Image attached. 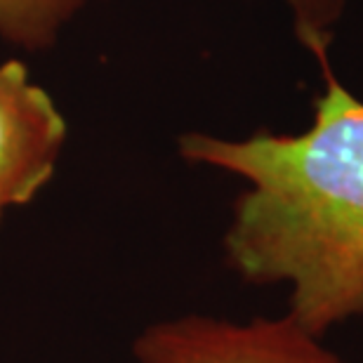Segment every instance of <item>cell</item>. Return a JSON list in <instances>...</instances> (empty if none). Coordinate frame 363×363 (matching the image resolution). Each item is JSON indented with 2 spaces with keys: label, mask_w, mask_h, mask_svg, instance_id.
Instances as JSON below:
<instances>
[{
  "label": "cell",
  "mask_w": 363,
  "mask_h": 363,
  "mask_svg": "<svg viewBox=\"0 0 363 363\" xmlns=\"http://www.w3.org/2000/svg\"><path fill=\"white\" fill-rule=\"evenodd\" d=\"M323 74L300 135L179 140L186 161L248 179L224 238L229 264L250 283L288 281L290 318L314 337L363 314V101Z\"/></svg>",
  "instance_id": "cell-1"
},
{
  "label": "cell",
  "mask_w": 363,
  "mask_h": 363,
  "mask_svg": "<svg viewBox=\"0 0 363 363\" xmlns=\"http://www.w3.org/2000/svg\"><path fill=\"white\" fill-rule=\"evenodd\" d=\"M137 363H345L293 318L252 323L184 316L149 325L135 340Z\"/></svg>",
  "instance_id": "cell-2"
},
{
  "label": "cell",
  "mask_w": 363,
  "mask_h": 363,
  "mask_svg": "<svg viewBox=\"0 0 363 363\" xmlns=\"http://www.w3.org/2000/svg\"><path fill=\"white\" fill-rule=\"evenodd\" d=\"M67 128L19 62L0 67V199L28 203L52 177Z\"/></svg>",
  "instance_id": "cell-3"
},
{
  "label": "cell",
  "mask_w": 363,
  "mask_h": 363,
  "mask_svg": "<svg viewBox=\"0 0 363 363\" xmlns=\"http://www.w3.org/2000/svg\"><path fill=\"white\" fill-rule=\"evenodd\" d=\"M83 0H0V33L24 48H43Z\"/></svg>",
  "instance_id": "cell-4"
},
{
  "label": "cell",
  "mask_w": 363,
  "mask_h": 363,
  "mask_svg": "<svg viewBox=\"0 0 363 363\" xmlns=\"http://www.w3.org/2000/svg\"><path fill=\"white\" fill-rule=\"evenodd\" d=\"M295 14V31L321 67H328L333 26L345 10V0H288Z\"/></svg>",
  "instance_id": "cell-5"
},
{
  "label": "cell",
  "mask_w": 363,
  "mask_h": 363,
  "mask_svg": "<svg viewBox=\"0 0 363 363\" xmlns=\"http://www.w3.org/2000/svg\"><path fill=\"white\" fill-rule=\"evenodd\" d=\"M5 208H7V206H5V201L0 199V222H3V213H5Z\"/></svg>",
  "instance_id": "cell-6"
}]
</instances>
